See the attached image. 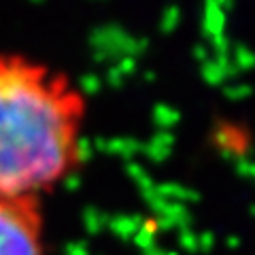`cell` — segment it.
I'll return each mask as SVG.
<instances>
[{
  "mask_svg": "<svg viewBox=\"0 0 255 255\" xmlns=\"http://www.w3.org/2000/svg\"><path fill=\"white\" fill-rule=\"evenodd\" d=\"M81 102L41 64L0 53V198L36 200L75 164Z\"/></svg>",
  "mask_w": 255,
  "mask_h": 255,
  "instance_id": "obj_1",
  "label": "cell"
},
{
  "mask_svg": "<svg viewBox=\"0 0 255 255\" xmlns=\"http://www.w3.org/2000/svg\"><path fill=\"white\" fill-rule=\"evenodd\" d=\"M0 255H45L36 200L0 198Z\"/></svg>",
  "mask_w": 255,
  "mask_h": 255,
  "instance_id": "obj_2",
  "label": "cell"
},
{
  "mask_svg": "<svg viewBox=\"0 0 255 255\" xmlns=\"http://www.w3.org/2000/svg\"><path fill=\"white\" fill-rule=\"evenodd\" d=\"M92 43L96 51H98L96 58H113V55H119V58L132 55V58H136L149 45L145 36H134L122 26H117V23H109V26L98 28L92 36Z\"/></svg>",
  "mask_w": 255,
  "mask_h": 255,
  "instance_id": "obj_3",
  "label": "cell"
},
{
  "mask_svg": "<svg viewBox=\"0 0 255 255\" xmlns=\"http://www.w3.org/2000/svg\"><path fill=\"white\" fill-rule=\"evenodd\" d=\"M172 142H174V136H172L170 130H159L145 142V145H142L140 151L149 159H153V162H162V159H166L170 155Z\"/></svg>",
  "mask_w": 255,
  "mask_h": 255,
  "instance_id": "obj_4",
  "label": "cell"
},
{
  "mask_svg": "<svg viewBox=\"0 0 255 255\" xmlns=\"http://www.w3.org/2000/svg\"><path fill=\"white\" fill-rule=\"evenodd\" d=\"M202 28L209 36L226 32V11L221 9L219 0H206L202 11Z\"/></svg>",
  "mask_w": 255,
  "mask_h": 255,
  "instance_id": "obj_5",
  "label": "cell"
},
{
  "mask_svg": "<svg viewBox=\"0 0 255 255\" xmlns=\"http://www.w3.org/2000/svg\"><path fill=\"white\" fill-rule=\"evenodd\" d=\"M155 189L159 196H164L166 200H170V202L194 204L200 200V194H198L194 187L181 185V183H159V185H155Z\"/></svg>",
  "mask_w": 255,
  "mask_h": 255,
  "instance_id": "obj_6",
  "label": "cell"
},
{
  "mask_svg": "<svg viewBox=\"0 0 255 255\" xmlns=\"http://www.w3.org/2000/svg\"><path fill=\"white\" fill-rule=\"evenodd\" d=\"M142 221H145L142 215H119L111 219V230L119 238H134V234L142 228Z\"/></svg>",
  "mask_w": 255,
  "mask_h": 255,
  "instance_id": "obj_7",
  "label": "cell"
},
{
  "mask_svg": "<svg viewBox=\"0 0 255 255\" xmlns=\"http://www.w3.org/2000/svg\"><path fill=\"white\" fill-rule=\"evenodd\" d=\"M155 232H157V226H155V219H145L142 221V228L134 234V245L142 249L145 253L155 251Z\"/></svg>",
  "mask_w": 255,
  "mask_h": 255,
  "instance_id": "obj_8",
  "label": "cell"
},
{
  "mask_svg": "<svg viewBox=\"0 0 255 255\" xmlns=\"http://www.w3.org/2000/svg\"><path fill=\"white\" fill-rule=\"evenodd\" d=\"M105 149H109L111 153H117V155H124V157H132V155H136L138 151L142 149V142H138L136 138H130V136H119V138H113V140H107Z\"/></svg>",
  "mask_w": 255,
  "mask_h": 255,
  "instance_id": "obj_9",
  "label": "cell"
},
{
  "mask_svg": "<svg viewBox=\"0 0 255 255\" xmlns=\"http://www.w3.org/2000/svg\"><path fill=\"white\" fill-rule=\"evenodd\" d=\"M153 119L162 130H170V126H174L181 119V113H179V109L166 105V102H157L153 107Z\"/></svg>",
  "mask_w": 255,
  "mask_h": 255,
  "instance_id": "obj_10",
  "label": "cell"
},
{
  "mask_svg": "<svg viewBox=\"0 0 255 255\" xmlns=\"http://www.w3.org/2000/svg\"><path fill=\"white\" fill-rule=\"evenodd\" d=\"M202 77H204V81L211 85H226V81H228L226 68H223L217 60H211V58L202 62Z\"/></svg>",
  "mask_w": 255,
  "mask_h": 255,
  "instance_id": "obj_11",
  "label": "cell"
},
{
  "mask_svg": "<svg viewBox=\"0 0 255 255\" xmlns=\"http://www.w3.org/2000/svg\"><path fill=\"white\" fill-rule=\"evenodd\" d=\"M234 55H232V62L236 64L238 70H249V68H255V51L251 47L247 45H234Z\"/></svg>",
  "mask_w": 255,
  "mask_h": 255,
  "instance_id": "obj_12",
  "label": "cell"
},
{
  "mask_svg": "<svg viewBox=\"0 0 255 255\" xmlns=\"http://www.w3.org/2000/svg\"><path fill=\"white\" fill-rule=\"evenodd\" d=\"M179 19H181V9L177 4H170L166 6L164 13H162V19H159V28L164 32H172L174 28L179 26Z\"/></svg>",
  "mask_w": 255,
  "mask_h": 255,
  "instance_id": "obj_13",
  "label": "cell"
},
{
  "mask_svg": "<svg viewBox=\"0 0 255 255\" xmlns=\"http://www.w3.org/2000/svg\"><path fill=\"white\" fill-rule=\"evenodd\" d=\"M223 94L232 100H243L251 94V85L249 83H228V85H223Z\"/></svg>",
  "mask_w": 255,
  "mask_h": 255,
  "instance_id": "obj_14",
  "label": "cell"
},
{
  "mask_svg": "<svg viewBox=\"0 0 255 255\" xmlns=\"http://www.w3.org/2000/svg\"><path fill=\"white\" fill-rule=\"evenodd\" d=\"M211 47L215 55H230V49H232V43H230V38L226 32H221V34H215L211 36Z\"/></svg>",
  "mask_w": 255,
  "mask_h": 255,
  "instance_id": "obj_15",
  "label": "cell"
},
{
  "mask_svg": "<svg viewBox=\"0 0 255 255\" xmlns=\"http://www.w3.org/2000/svg\"><path fill=\"white\" fill-rule=\"evenodd\" d=\"M73 157H75V162H87V159L92 157V142L87 138H83V136H79L77 142H75Z\"/></svg>",
  "mask_w": 255,
  "mask_h": 255,
  "instance_id": "obj_16",
  "label": "cell"
},
{
  "mask_svg": "<svg viewBox=\"0 0 255 255\" xmlns=\"http://www.w3.org/2000/svg\"><path fill=\"white\" fill-rule=\"evenodd\" d=\"M179 243L183 249L187 251H198V234L191 228H183L179 232Z\"/></svg>",
  "mask_w": 255,
  "mask_h": 255,
  "instance_id": "obj_17",
  "label": "cell"
},
{
  "mask_svg": "<svg viewBox=\"0 0 255 255\" xmlns=\"http://www.w3.org/2000/svg\"><path fill=\"white\" fill-rule=\"evenodd\" d=\"M236 172L238 174H243V177H251L255 179V162H251L249 157H236Z\"/></svg>",
  "mask_w": 255,
  "mask_h": 255,
  "instance_id": "obj_18",
  "label": "cell"
},
{
  "mask_svg": "<svg viewBox=\"0 0 255 255\" xmlns=\"http://www.w3.org/2000/svg\"><path fill=\"white\" fill-rule=\"evenodd\" d=\"M117 68L122 70V75H132L134 70H136V58H132V55H124V58H119V64Z\"/></svg>",
  "mask_w": 255,
  "mask_h": 255,
  "instance_id": "obj_19",
  "label": "cell"
},
{
  "mask_svg": "<svg viewBox=\"0 0 255 255\" xmlns=\"http://www.w3.org/2000/svg\"><path fill=\"white\" fill-rule=\"evenodd\" d=\"M100 83L102 81L96 75H85V77H81V81H79V85H81L83 92H96L100 87Z\"/></svg>",
  "mask_w": 255,
  "mask_h": 255,
  "instance_id": "obj_20",
  "label": "cell"
},
{
  "mask_svg": "<svg viewBox=\"0 0 255 255\" xmlns=\"http://www.w3.org/2000/svg\"><path fill=\"white\" fill-rule=\"evenodd\" d=\"M213 245H215V234L213 232L198 234V249H200V251H211Z\"/></svg>",
  "mask_w": 255,
  "mask_h": 255,
  "instance_id": "obj_21",
  "label": "cell"
},
{
  "mask_svg": "<svg viewBox=\"0 0 255 255\" xmlns=\"http://www.w3.org/2000/svg\"><path fill=\"white\" fill-rule=\"evenodd\" d=\"M126 170H128V174H130V177H132L134 181H138V179H142V177L147 174V170L142 168V166H140L138 162H132V159L126 164Z\"/></svg>",
  "mask_w": 255,
  "mask_h": 255,
  "instance_id": "obj_22",
  "label": "cell"
},
{
  "mask_svg": "<svg viewBox=\"0 0 255 255\" xmlns=\"http://www.w3.org/2000/svg\"><path fill=\"white\" fill-rule=\"evenodd\" d=\"M107 81L113 85V87H122V83H124V75H122V70H119L117 66H113V68H109V73H107Z\"/></svg>",
  "mask_w": 255,
  "mask_h": 255,
  "instance_id": "obj_23",
  "label": "cell"
},
{
  "mask_svg": "<svg viewBox=\"0 0 255 255\" xmlns=\"http://www.w3.org/2000/svg\"><path fill=\"white\" fill-rule=\"evenodd\" d=\"M87 219H90L87 223H90V228L94 230V232H98V230L102 228V223H105V221H102L105 217H102V215H98L96 211H90V215H87Z\"/></svg>",
  "mask_w": 255,
  "mask_h": 255,
  "instance_id": "obj_24",
  "label": "cell"
},
{
  "mask_svg": "<svg viewBox=\"0 0 255 255\" xmlns=\"http://www.w3.org/2000/svg\"><path fill=\"white\" fill-rule=\"evenodd\" d=\"M209 47H206V45H202V43H198V45H194V55H196V58L198 60H202V62H206V60H209Z\"/></svg>",
  "mask_w": 255,
  "mask_h": 255,
  "instance_id": "obj_25",
  "label": "cell"
},
{
  "mask_svg": "<svg viewBox=\"0 0 255 255\" xmlns=\"http://www.w3.org/2000/svg\"><path fill=\"white\" fill-rule=\"evenodd\" d=\"M226 245L232 247V249H236V247H241V238H238L236 234H230V236L226 238Z\"/></svg>",
  "mask_w": 255,
  "mask_h": 255,
  "instance_id": "obj_26",
  "label": "cell"
},
{
  "mask_svg": "<svg viewBox=\"0 0 255 255\" xmlns=\"http://www.w3.org/2000/svg\"><path fill=\"white\" fill-rule=\"evenodd\" d=\"M145 255H179L177 251H151V253H145Z\"/></svg>",
  "mask_w": 255,
  "mask_h": 255,
  "instance_id": "obj_27",
  "label": "cell"
},
{
  "mask_svg": "<svg viewBox=\"0 0 255 255\" xmlns=\"http://www.w3.org/2000/svg\"><path fill=\"white\" fill-rule=\"evenodd\" d=\"M145 79H147V81H153V79H155V73H151V70H149V73H145Z\"/></svg>",
  "mask_w": 255,
  "mask_h": 255,
  "instance_id": "obj_28",
  "label": "cell"
},
{
  "mask_svg": "<svg viewBox=\"0 0 255 255\" xmlns=\"http://www.w3.org/2000/svg\"><path fill=\"white\" fill-rule=\"evenodd\" d=\"M249 211H251V215H255V204H251V206H249Z\"/></svg>",
  "mask_w": 255,
  "mask_h": 255,
  "instance_id": "obj_29",
  "label": "cell"
}]
</instances>
